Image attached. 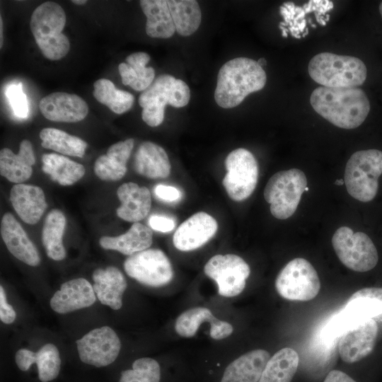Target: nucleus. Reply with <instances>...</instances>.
I'll return each instance as SVG.
<instances>
[{"label":"nucleus","instance_id":"f257e3e1","mask_svg":"<svg viewBox=\"0 0 382 382\" xmlns=\"http://www.w3.org/2000/svg\"><path fill=\"white\" fill-rule=\"evenodd\" d=\"M310 103L321 117L335 126L347 129L360 126L370 111L366 94L357 87L320 86L312 92Z\"/></svg>","mask_w":382,"mask_h":382},{"label":"nucleus","instance_id":"f03ea898","mask_svg":"<svg viewBox=\"0 0 382 382\" xmlns=\"http://www.w3.org/2000/svg\"><path fill=\"white\" fill-rule=\"evenodd\" d=\"M266 81V73L257 61L246 57L231 59L219 71L215 101L223 108L236 107L250 93L262 90Z\"/></svg>","mask_w":382,"mask_h":382},{"label":"nucleus","instance_id":"7ed1b4c3","mask_svg":"<svg viewBox=\"0 0 382 382\" xmlns=\"http://www.w3.org/2000/svg\"><path fill=\"white\" fill-rule=\"evenodd\" d=\"M66 14L57 3L46 1L33 12L30 28L42 55L50 60H59L70 50V42L62 33Z\"/></svg>","mask_w":382,"mask_h":382},{"label":"nucleus","instance_id":"20e7f679","mask_svg":"<svg viewBox=\"0 0 382 382\" xmlns=\"http://www.w3.org/2000/svg\"><path fill=\"white\" fill-rule=\"evenodd\" d=\"M308 71L321 86L352 88L361 86L367 76L365 64L359 58L322 52L310 60Z\"/></svg>","mask_w":382,"mask_h":382},{"label":"nucleus","instance_id":"39448f33","mask_svg":"<svg viewBox=\"0 0 382 382\" xmlns=\"http://www.w3.org/2000/svg\"><path fill=\"white\" fill-rule=\"evenodd\" d=\"M190 91L187 83L169 74L158 76L139 98L143 121L150 127L160 125L166 105L182 108L187 105Z\"/></svg>","mask_w":382,"mask_h":382},{"label":"nucleus","instance_id":"423d86ee","mask_svg":"<svg viewBox=\"0 0 382 382\" xmlns=\"http://www.w3.org/2000/svg\"><path fill=\"white\" fill-rule=\"evenodd\" d=\"M381 174V151L366 149L354 152L345 169L344 182L348 193L360 202L371 201L378 192Z\"/></svg>","mask_w":382,"mask_h":382},{"label":"nucleus","instance_id":"0eeeda50","mask_svg":"<svg viewBox=\"0 0 382 382\" xmlns=\"http://www.w3.org/2000/svg\"><path fill=\"white\" fill-rule=\"evenodd\" d=\"M307 187L305 173L291 168L274 173L267 181L264 197L270 204V212L278 219H286L296 212Z\"/></svg>","mask_w":382,"mask_h":382},{"label":"nucleus","instance_id":"6e6552de","mask_svg":"<svg viewBox=\"0 0 382 382\" xmlns=\"http://www.w3.org/2000/svg\"><path fill=\"white\" fill-rule=\"evenodd\" d=\"M333 249L340 262L347 268L367 272L377 265V249L369 236L363 232L354 233L347 226L336 230L332 238Z\"/></svg>","mask_w":382,"mask_h":382},{"label":"nucleus","instance_id":"1a4fd4ad","mask_svg":"<svg viewBox=\"0 0 382 382\" xmlns=\"http://www.w3.org/2000/svg\"><path fill=\"white\" fill-rule=\"evenodd\" d=\"M275 288L289 301H306L314 299L320 289L318 274L307 260L297 257L289 261L279 272Z\"/></svg>","mask_w":382,"mask_h":382},{"label":"nucleus","instance_id":"9d476101","mask_svg":"<svg viewBox=\"0 0 382 382\" xmlns=\"http://www.w3.org/2000/svg\"><path fill=\"white\" fill-rule=\"evenodd\" d=\"M225 166L227 173L223 185L228 197L236 202L248 198L256 187L259 175L253 154L245 149H236L228 154Z\"/></svg>","mask_w":382,"mask_h":382},{"label":"nucleus","instance_id":"9b49d317","mask_svg":"<svg viewBox=\"0 0 382 382\" xmlns=\"http://www.w3.org/2000/svg\"><path fill=\"white\" fill-rule=\"evenodd\" d=\"M124 269L130 277L149 286L166 285L173 278L170 262L159 249H146L129 255Z\"/></svg>","mask_w":382,"mask_h":382},{"label":"nucleus","instance_id":"f8f14e48","mask_svg":"<svg viewBox=\"0 0 382 382\" xmlns=\"http://www.w3.org/2000/svg\"><path fill=\"white\" fill-rule=\"evenodd\" d=\"M204 272L215 281L219 295L233 297L243 291L250 269L240 256L226 254L211 257L204 265Z\"/></svg>","mask_w":382,"mask_h":382},{"label":"nucleus","instance_id":"ddd939ff","mask_svg":"<svg viewBox=\"0 0 382 382\" xmlns=\"http://www.w3.org/2000/svg\"><path fill=\"white\" fill-rule=\"evenodd\" d=\"M77 350L82 362L102 367L117 359L121 342L116 332L108 326L93 329L76 340Z\"/></svg>","mask_w":382,"mask_h":382},{"label":"nucleus","instance_id":"4468645a","mask_svg":"<svg viewBox=\"0 0 382 382\" xmlns=\"http://www.w3.org/2000/svg\"><path fill=\"white\" fill-rule=\"evenodd\" d=\"M378 330L374 319L360 321L349 327L342 333L339 341L341 359L352 364L370 354L376 345Z\"/></svg>","mask_w":382,"mask_h":382},{"label":"nucleus","instance_id":"2eb2a0df","mask_svg":"<svg viewBox=\"0 0 382 382\" xmlns=\"http://www.w3.org/2000/svg\"><path fill=\"white\" fill-rule=\"evenodd\" d=\"M333 7L332 1L329 0H311L302 6H298L293 2H285L279 7L284 21L279 25L286 28L293 37H304L308 34L306 16L315 13L318 16L317 22L325 26L330 18V15L326 13Z\"/></svg>","mask_w":382,"mask_h":382},{"label":"nucleus","instance_id":"dca6fc26","mask_svg":"<svg viewBox=\"0 0 382 382\" xmlns=\"http://www.w3.org/2000/svg\"><path fill=\"white\" fill-rule=\"evenodd\" d=\"M218 224L209 214L199 212L183 221L175 231L173 242L181 251L196 250L207 243L216 233Z\"/></svg>","mask_w":382,"mask_h":382},{"label":"nucleus","instance_id":"f3484780","mask_svg":"<svg viewBox=\"0 0 382 382\" xmlns=\"http://www.w3.org/2000/svg\"><path fill=\"white\" fill-rule=\"evenodd\" d=\"M39 108L46 119L54 122H77L88 113V105L83 98L64 92L52 93L43 97Z\"/></svg>","mask_w":382,"mask_h":382},{"label":"nucleus","instance_id":"a211bd4d","mask_svg":"<svg viewBox=\"0 0 382 382\" xmlns=\"http://www.w3.org/2000/svg\"><path fill=\"white\" fill-rule=\"evenodd\" d=\"M96 300L91 283L84 278H77L63 283L51 298L50 304L54 311L64 314L89 307Z\"/></svg>","mask_w":382,"mask_h":382},{"label":"nucleus","instance_id":"6ab92c4d","mask_svg":"<svg viewBox=\"0 0 382 382\" xmlns=\"http://www.w3.org/2000/svg\"><path fill=\"white\" fill-rule=\"evenodd\" d=\"M1 235L8 251L17 259L33 267L40 262L35 245L12 214L6 213L1 221Z\"/></svg>","mask_w":382,"mask_h":382},{"label":"nucleus","instance_id":"aec40b11","mask_svg":"<svg viewBox=\"0 0 382 382\" xmlns=\"http://www.w3.org/2000/svg\"><path fill=\"white\" fill-rule=\"evenodd\" d=\"M210 323L209 335L214 340L224 339L233 332V326L216 318L212 311L204 307H194L183 312L175 320V330L183 337H193L201 324Z\"/></svg>","mask_w":382,"mask_h":382},{"label":"nucleus","instance_id":"412c9836","mask_svg":"<svg viewBox=\"0 0 382 382\" xmlns=\"http://www.w3.org/2000/svg\"><path fill=\"white\" fill-rule=\"evenodd\" d=\"M10 201L20 218L28 224H37L47 207L43 190L31 185H14L10 192Z\"/></svg>","mask_w":382,"mask_h":382},{"label":"nucleus","instance_id":"4be33fe9","mask_svg":"<svg viewBox=\"0 0 382 382\" xmlns=\"http://www.w3.org/2000/svg\"><path fill=\"white\" fill-rule=\"evenodd\" d=\"M349 327L382 315V287H369L354 292L340 313Z\"/></svg>","mask_w":382,"mask_h":382},{"label":"nucleus","instance_id":"5701e85b","mask_svg":"<svg viewBox=\"0 0 382 382\" xmlns=\"http://www.w3.org/2000/svg\"><path fill=\"white\" fill-rule=\"evenodd\" d=\"M15 361L18 367L23 371H28L32 364H37L38 378L42 382L54 380L60 370L59 350L51 343L43 345L37 352L20 349L16 353Z\"/></svg>","mask_w":382,"mask_h":382},{"label":"nucleus","instance_id":"b1692460","mask_svg":"<svg viewBox=\"0 0 382 382\" xmlns=\"http://www.w3.org/2000/svg\"><path fill=\"white\" fill-rule=\"evenodd\" d=\"M270 358L265 349L248 352L225 368L220 382H258Z\"/></svg>","mask_w":382,"mask_h":382},{"label":"nucleus","instance_id":"393cba45","mask_svg":"<svg viewBox=\"0 0 382 382\" xmlns=\"http://www.w3.org/2000/svg\"><path fill=\"white\" fill-rule=\"evenodd\" d=\"M121 205L117 209V215L129 222H138L149 214L151 206V193L146 187H139L134 183H125L117 190Z\"/></svg>","mask_w":382,"mask_h":382},{"label":"nucleus","instance_id":"a878e982","mask_svg":"<svg viewBox=\"0 0 382 382\" xmlns=\"http://www.w3.org/2000/svg\"><path fill=\"white\" fill-rule=\"evenodd\" d=\"M93 290L100 303L118 310L127 283L121 271L113 266L96 269L93 273Z\"/></svg>","mask_w":382,"mask_h":382},{"label":"nucleus","instance_id":"bb28decb","mask_svg":"<svg viewBox=\"0 0 382 382\" xmlns=\"http://www.w3.org/2000/svg\"><path fill=\"white\" fill-rule=\"evenodd\" d=\"M35 163L32 144L27 139L21 142L17 154L8 148L0 151L1 175L11 183L20 184L30 178Z\"/></svg>","mask_w":382,"mask_h":382},{"label":"nucleus","instance_id":"cd10ccee","mask_svg":"<svg viewBox=\"0 0 382 382\" xmlns=\"http://www.w3.org/2000/svg\"><path fill=\"white\" fill-rule=\"evenodd\" d=\"M133 146V139L111 145L106 154L96 159L94 164L96 175L105 181H116L122 178L127 172V162Z\"/></svg>","mask_w":382,"mask_h":382},{"label":"nucleus","instance_id":"c85d7f7f","mask_svg":"<svg viewBox=\"0 0 382 382\" xmlns=\"http://www.w3.org/2000/svg\"><path fill=\"white\" fill-rule=\"evenodd\" d=\"M134 166L138 174L151 179L168 178L171 168L166 151L151 141L140 144L135 154Z\"/></svg>","mask_w":382,"mask_h":382},{"label":"nucleus","instance_id":"c756f323","mask_svg":"<svg viewBox=\"0 0 382 382\" xmlns=\"http://www.w3.org/2000/svg\"><path fill=\"white\" fill-rule=\"evenodd\" d=\"M152 240L151 230L136 222L126 233L115 237L103 236L99 243L104 249L117 250L129 256L148 249L152 244Z\"/></svg>","mask_w":382,"mask_h":382},{"label":"nucleus","instance_id":"7c9ffc66","mask_svg":"<svg viewBox=\"0 0 382 382\" xmlns=\"http://www.w3.org/2000/svg\"><path fill=\"white\" fill-rule=\"evenodd\" d=\"M141 10L146 18V34L154 38L167 39L173 35L175 27L166 0H141Z\"/></svg>","mask_w":382,"mask_h":382},{"label":"nucleus","instance_id":"2f4dec72","mask_svg":"<svg viewBox=\"0 0 382 382\" xmlns=\"http://www.w3.org/2000/svg\"><path fill=\"white\" fill-rule=\"evenodd\" d=\"M150 56L143 52H134L126 58V63H120L118 71L125 86H129L137 91H144L154 81L155 70L146 67Z\"/></svg>","mask_w":382,"mask_h":382},{"label":"nucleus","instance_id":"473e14b6","mask_svg":"<svg viewBox=\"0 0 382 382\" xmlns=\"http://www.w3.org/2000/svg\"><path fill=\"white\" fill-rule=\"evenodd\" d=\"M299 364L298 353L285 347L268 360L258 382H291Z\"/></svg>","mask_w":382,"mask_h":382},{"label":"nucleus","instance_id":"72a5a7b5","mask_svg":"<svg viewBox=\"0 0 382 382\" xmlns=\"http://www.w3.org/2000/svg\"><path fill=\"white\" fill-rule=\"evenodd\" d=\"M42 162L43 172L62 185H73L83 178L86 172L82 164L54 153L43 154Z\"/></svg>","mask_w":382,"mask_h":382},{"label":"nucleus","instance_id":"f704fd0d","mask_svg":"<svg viewBox=\"0 0 382 382\" xmlns=\"http://www.w3.org/2000/svg\"><path fill=\"white\" fill-rule=\"evenodd\" d=\"M66 226V219L59 209H52L47 215L42 231V242L47 255L54 260H62L66 251L62 238Z\"/></svg>","mask_w":382,"mask_h":382},{"label":"nucleus","instance_id":"c9c22d12","mask_svg":"<svg viewBox=\"0 0 382 382\" xmlns=\"http://www.w3.org/2000/svg\"><path fill=\"white\" fill-rule=\"evenodd\" d=\"M176 32L182 36L193 34L202 21L200 7L195 0H168Z\"/></svg>","mask_w":382,"mask_h":382},{"label":"nucleus","instance_id":"e433bc0d","mask_svg":"<svg viewBox=\"0 0 382 382\" xmlns=\"http://www.w3.org/2000/svg\"><path fill=\"white\" fill-rule=\"evenodd\" d=\"M42 146L60 154L83 157L87 143L81 138L56 128H44L40 132Z\"/></svg>","mask_w":382,"mask_h":382},{"label":"nucleus","instance_id":"4c0bfd02","mask_svg":"<svg viewBox=\"0 0 382 382\" xmlns=\"http://www.w3.org/2000/svg\"><path fill=\"white\" fill-rule=\"evenodd\" d=\"M93 96L100 103L106 105L112 112L122 114L129 110L134 98L129 92L117 89L114 83L107 79H100L93 84Z\"/></svg>","mask_w":382,"mask_h":382},{"label":"nucleus","instance_id":"58836bf2","mask_svg":"<svg viewBox=\"0 0 382 382\" xmlns=\"http://www.w3.org/2000/svg\"><path fill=\"white\" fill-rule=\"evenodd\" d=\"M131 369L121 372L119 382H160L161 369L158 362L150 357L135 360Z\"/></svg>","mask_w":382,"mask_h":382},{"label":"nucleus","instance_id":"ea45409f","mask_svg":"<svg viewBox=\"0 0 382 382\" xmlns=\"http://www.w3.org/2000/svg\"><path fill=\"white\" fill-rule=\"evenodd\" d=\"M6 96L16 116L25 118L28 114V103L21 83H12L6 91Z\"/></svg>","mask_w":382,"mask_h":382},{"label":"nucleus","instance_id":"a19ab883","mask_svg":"<svg viewBox=\"0 0 382 382\" xmlns=\"http://www.w3.org/2000/svg\"><path fill=\"white\" fill-rule=\"evenodd\" d=\"M16 318L13 308L7 302L4 289L0 286V319L5 324L12 323Z\"/></svg>","mask_w":382,"mask_h":382},{"label":"nucleus","instance_id":"79ce46f5","mask_svg":"<svg viewBox=\"0 0 382 382\" xmlns=\"http://www.w3.org/2000/svg\"><path fill=\"white\" fill-rule=\"evenodd\" d=\"M149 224L152 229L163 233L170 232L175 227V222L173 219L159 215L151 216Z\"/></svg>","mask_w":382,"mask_h":382},{"label":"nucleus","instance_id":"37998d69","mask_svg":"<svg viewBox=\"0 0 382 382\" xmlns=\"http://www.w3.org/2000/svg\"><path fill=\"white\" fill-rule=\"evenodd\" d=\"M155 195L158 198L166 202H175L180 199V191L173 186L158 185L154 188Z\"/></svg>","mask_w":382,"mask_h":382},{"label":"nucleus","instance_id":"c03bdc74","mask_svg":"<svg viewBox=\"0 0 382 382\" xmlns=\"http://www.w3.org/2000/svg\"><path fill=\"white\" fill-rule=\"evenodd\" d=\"M323 382H357L347 374L339 370L330 371Z\"/></svg>","mask_w":382,"mask_h":382},{"label":"nucleus","instance_id":"a18cd8bd","mask_svg":"<svg viewBox=\"0 0 382 382\" xmlns=\"http://www.w3.org/2000/svg\"><path fill=\"white\" fill-rule=\"evenodd\" d=\"M2 27H3V24H2V18L1 17L0 18V33H1V35H0V47H2V44H3V35H2V33H3V30H2Z\"/></svg>","mask_w":382,"mask_h":382},{"label":"nucleus","instance_id":"49530a36","mask_svg":"<svg viewBox=\"0 0 382 382\" xmlns=\"http://www.w3.org/2000/svg\"><path fill=\"white\" fill-rule=\"evenodd\" d=\"M72 3L76 4V5H83L87 3V1L86 0H72Z\"/></svg>","mask_w":382,"mask_h":382},{"label":"nucleus","instance_id":"de8ad7c7","mask_svg":"<svg viewBox=\"0 0 382 382\" xmlns=\"http://www.w3.org/2000/svg\"><path fill=\"white\" fill-rule=\"evenodd\" d=\"M258 64L262 67L263 66H265L267 64L266 59L265 58H260L257 61Z\"/></svg>","mask_w":382,"mask_h":382},{"label":"nucleus","instance_id":"09e8293b","mask_svg":"<svg viewBox=\"0 0 382 382\" xmlns=\"http://www.w3.org/2000/svg\"><path fill=\"white\" fill-rule=\"evenodd\" d=\"M345 183L344 182V180L343 179H337L335 182V184L337 185H342Z\"/></svg>","mask_w":382,"mask_h":382},{"label":"nucleus","instance_id":"8fccbe9b","mask_svg":"<svg viewBox=\"0 0 382 382\" xmlns=\"http://www.w3.org/2000/svg\"><path fill=\"white\" fill-rule=\"evenodd\" d=\"M378 10H379L381 16V18H382V1H381V2L380 3V4H379Z\"/></svg>","mask_w":382,"mask_h":382},{"label":"nucleus","instance_id":"3c124183","mask_svg":"<svg viewBox=\"0 0 382 382\" xmlns=\"http://www.w3.org/2000/svg\"><path fill=\"white\" fill-rule=\"evenodd\" d=\"M305 191H308V187H306Z\"/></svg>","mask_w":382,"mask_h":382}]
</instances>
